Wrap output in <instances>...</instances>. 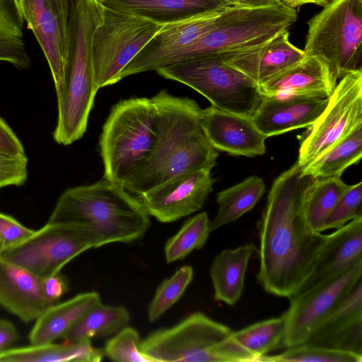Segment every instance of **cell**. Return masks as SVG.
Returning a JSON list of instances; mask_svg holds the SVG:
<instances>
[{"label": "cell", "instance_id": "44dd1931", "mask_svg": "<svg viewBox=\"0 0 362 362\" xmlns=\"http://www.w3.org/2000/svg\"><path fill=\"white\" fill-rule=\"evenodd\" d=\"M0 305L26 323L51 305L43 293L42 279L1 257Z\"/></svg>", "mask_w": 362, "mask_h": 362}, {"label": "cell", "instance_id": "7bdbcfd3", "mask_svg": "<svg viewBox=\"0 0 362 362\" xmlns=\"http://www.w3.org/2000/svg\"><path fill=\"white\" fill-rule=\"evenodd\" d=\"M238 5L250 7H258L276 4L281 0H236Z\"/></svg>", "mask_w": 362, "mask_h": 362}, {"label": "cell", "instance_id": "1f68e13d", "mask_svg": "<svg viewBox=\"0 0 362 362\" xmlns=\"http://www.w3.org/2000/svg\"><path fill=\"white\" fill-rule=\"evenodd\" d=\"M286 320L284 313L279 317L252 324L238 332L235 339L250 353L260 358L269 352L284 348Z\"/></svg>", "mask_w": 362, "mask_h": 362}, {"label": "cell", "instance_id": "7402d4cb", "mask_svg": "<svg viewBox=\"0 0 362 362\" xmlns=\"http://www.w3.org/2000/svg\"><path fill=\"white\" fill-rule=\"evenodd\" d=\"M221 54L226 64L247 76L257 86L305 57L303 50L290 42L288 30L259 48Z\"/></svg>", "mask_w": 362, "mask_h": 362}, {"label": "cell", "instance_id": "4dcf8cb0", "mask_svg": "<svg viewBox=\"0 0 362 362\" xmlns=\"http://www.w3.org/2000/svg\"><path fill=\"white\" fill-rule=\"evenodd\" d=\"M23 23L18 0H0V61L20 69L30 66L23 40Z\"/></svg>", "mask_w": 362, "mask_h": 362}, {"label": "cell", "instance_id": "4316f807", "mask_svg": "<svg viewBox=\"0 0 362 362\" xmlns=\"http://www.w3.org/2000/svg\"><path fill=\"white\" fill-rule=\"evenodd\" d=\"M349 187L341 177H308L301 194L300 210L313 230L322 233L326 218Z\"/></svg>", "mask_w": 362, "mask_h": 362}, {"label": "cell", "instance_id": "7a4b0ae2", "mask_svg": "<svg viewBox=\"0 0 362 362\" xmlns=\"http://www.w3.org/2000/svg\"><path fill=\"white\" fill-rule=\"evenodd\" d=\"M152 98L157 115V137L145 163L124 182L137 197L180 175L211 170L218 151L206 138L199 122L200 107L187 97L161 90Z\"/></svg>", "mask_w": 362, "mask_h": 362}, {"label": "cell", "instance_id": "e0dca14e", "mask_svg": "<svg viewBox=\"0 0 362 362\" xmlns=\"http://www.w3.org/2000/svg\"><path fill=\"white\" fill-rule=\"evenodd\" d=\"M329 64L317 56H305L258 86L264 97L307 96L329 98L337 83Z\"/></svg>", "mask_w": 362, "mask_h": 362}, {"label": "cell", "instance_id": "3957f363", "mask_svg": "<svg viewBox=\"0 0 362 362\" xmlns=\"http://www.w3.org/2000/svg\"><path fill=\"white\" fill-rule=\"evenodd\" d=\"M47 223L81 229L93 248L136 241L151 226L150 216L139 199L105 178L64 191Z\"/></svg>", "mask_w": 362, "mask_h": 362}, {"label": "cell", "instance_id": "8d00e7d4", "mask_svg": "<svg viewBox=\"0 0 362 362\" xmlns=\"http://www.w3.org/2000/svg\"><path fill=\"white\" fill-rule=\"evenodd\" d=\"M362 182L349 185L326 218L321 231L337 229L348 222L362 218Z\"/></svg>", "mask_w": 362, "mask_h": 362}, {"label": "cell", "instance_id": "ba28073f", "mask_svg": "<svg viewBox=\"0 0 362 362\" xmlns=\"http://www.w3.org/2000/svg\"><path fill=\"white\" fill-rule=\"evenodd\" d=\"M308 27L305 56L322 58L337 79L362 70V0H332Z\"/></svg>", "mask_w": 362, "mask_h": 362}, {"label": "cell", "instance_id": "9a60e30c", "mask_svg": "<svg viewBox=\"0 0 362 362\" xmlns=\"http://www.w3.org/2000/svg\"><path fill=\"white\" fill-rule=\"evenodd\" d=\"M210 169L175 177L137 197L150 216L171 223L199 211L213 191Z\"/></svg>", "mask_w": 362, "mask_h": 362}, {"label": "cell", "instance_id": "8fae6325", "mask_svg": "<svg viewBox=\"0 0 362 362\" xmlns=\"http://www.w3.org/2000/svg\"><path fill=\"white\" fill-rule=\"evenodd\" d=\"M91 248L89 237L81 229L47 223L23 242L4 249L0 257L44 279Z\"/></svg>", "mask_w": 362, "mask_h": 362}, {"label": "cell", "instance_id": "5bb4252c", "mask_svg": "<svg viewBox=\"0 0 362 362\" xmlns=\"http://www.w3.org/2000/svg\"><path fill=\"white\" fill-rule=\"evenodd\" d=\"M226 6L163 25L122 70L120 80L131 75L156 71L170 64L179 52L213 27Z\"/></svg>", "mask_w": 362, "mask_h": 362}, {"label": "cell", "instance_id": "277c9868", "mask_svg": "<svg viewBox=\"0 0 362 362\" xmlns=\"http://www.w3.org/2000/svg\"><path fill=\"white\" fill-rule=\"evenodd\" d=\"M157 137L152 98L132 97L111 108L99 139L103 178L122 186L148 159Z\"/></svg>", "mask_w": 362, "mask_h": 362}, {"label": "cell", "instance_id": "83f0119b", "mask_svg": "<svg viewBox=\"0 0 362 362\" xmlns=\"http://www.w3.org/2000/svg\"><path fill=\"white\" fill-rule=\"evenodd\" d=\"M362 156V125L358 126L317 158L301 167V175L312 178L341 177Z\"/></svg>", "mask_w": 362, "mask_h": 362}, {"label": "cell", "instance_id": "f546056e", "mask_svg": "<svg viewBox=\"0 0 362 362\" xmlns=\"http://www.w3.org/2000/svg\"><path fill=\"white\" fill-rule=\"evenodd\" d=\"M130 317L124 306L107 305L100 302L80 318L63 337L64 341L76 342L110 336L127 326Z\"/></svg>", "mask_w": 362, "mask_h": 362}, {"label": "cell", "instance_id": "d590c367", "mask_svg": "<svg viewBox=\"0 0 362 362\" xmlns=\"http://www.w3.org/2000/svg\"><path fill=\"white\" fill-rule=\"evenodd\" d=\"M141 342L137 330L127 325L105 342L104 354L117 362H154L142 352Z\"/></svg>", "mask_w": 362, "mask_h": 362}, {"label": "cell", "instance_id": "7c38bea8", "mask_svg": "<svg viewBox=\"0 0 362 362\" xmlns=\"http://www.w3.org/2000/svg\"><path fill=\"white\" fill-rule=\"evenodd\" d=\"M362 262L337 277L289 298L284 348L305 343L361 279Z\"/></svg>", "mask_w": 362, "mask_h": 362}, {"label": "cell", "instance_id": "f1b7e54d", "mask_svg": "<svg viewBox=\"0 0 362 362\" xmlns=\"http://www.w3.org/2000/svg\"><path fill=\"white\" fill-rule=\"evenodd\" d=\"M265 192L262 178L252 175L217 193L218 211L210 221L211 232L235 221L250 211Z\"/></svg>", "mask_w": 362, "mask_h": 362}, {"label": "cell", "instance_id": "6da1fadb", "mask_svg": "<svg viewBox=\"0 0 362 362\" xmlns=\"http://www.w3.org/2000/svg\"><path fill=\"white\" fill-rule=\"evenodd\" d=\"M308 177L301 175L297 162L279 175L257 223V280L278 297L289 298L298 291L327 240V235L308 226L301 213V194Z\"/></svg>", "mask_w": 362, "mask_h": 362}, {"label": "cell", "instance_id": "ac0fdd59", "mask_svg": "<svg viewBox=\"0 0 362 362\" xmlns=\"http://www.w3.org/2000/svg\"><path fill=\"white\" fill-rule=\"evenodd\" d=\"M360 262H362V218L354 219L327 235L310 274L296 293L329 281Z\"/></svg>", "mask_w": 362, "mask_h": 362}, {"label": "cell", "instance_id": "52a82bcc", "mask_svg": "<svg viewBox=\"0 0 362 362\" xmlns=\"http://www.w3.org/2000/svg\"><path fill=\"white\" fill-rule=\"evenodd\" d=\"M156 71L195 90L212 106L247 117H252L263 97L258 86L226 64L221 53L182 59Z\"/></svg>", "mask_w": 362, "mask_h": 362}, {"label": "cell", "instance_id": "484cf974", "mask_svg": "<svg viewBox=\"0 0 362 362\" xmlns=\"http://www.w3.org/2000/svg\"><path fill=\"white\" fill-rule=\"evenodd\" d=\"M105 356L103 349L93 346L90 340L62 344H31L7 349L0 352V361L8 362H99Z\"/></svg>", "mask_w": 362, "mask_h": 362}, {"label": "cell", "instance_id": "2e32d148", "mask_svg": "<svg viewBox=\"0 0 362 362\" xmlns=\"http://www.w3.org/2000/svg\"><path fill=\"white\" fill-rule=\"evenodd\" d=\"M199 122L206 138L217 151L247 157L263 155L266 151L267 137L251 117L211 105L201 109Z\"/></svg>", "mask_w": 362, "mask_h": 362}, {"label": "cell", "instance_id": "d4e9b609", "mask_svg": "<svg viewBox=\"0 0 362 362\" xmlns=\"http://www.w3.org/2000/svg\"><path fill=\"white\" fill-rule=\"evenodd\" d=\"M257 252V248L249 243L235 249L223 250L215 257L210 267V276L216 300L229 305L239 300L248 262Z\"/></svg>", "mask_w": 362, "mask_h": 362}, {"label": "cell", "instance_id": "30bf717a", "mask_svg": "<svg viewBox=\"0 0 362 362\" xmlns=\"http://www.w3.org/2000/svg\"><path fill=\"white\" fill-rule=\"evenodd\" d=\"M362 125V70L340 78L321 115L300 136L298 164L303 167Z\"/></svg>", "mask_w": 362, "mask_h": 362}, {"label": "cell", "instance_id": "cb8c5ba5", "mask_svg": "<svg viewBox=\"0 0 362 362\" xmlns=\"http://www.w3.org/2000/svg\"><path fill=\"white\" fill-rule=\"evenodd\" d=\"M104 6L166 24L228 6L223 0H100Z\"/></svg>", "mask_w": 362, "mask_h": 362}, {"label": "cell", "instance_id": "603a6c76", "mask_svg": "<svg viewBox=\"0 0 362 362\" xmlns=\"http://www.w3.org/2000/svg\"><path fill=\"white\" fill-rule=\"evenodd\" d=\"M100 302L98 293L90 291L50 305L36 320L29 334L30 344L52 343L63 338L88 310Z\"/></svg>", "mask_w": 362, "mask_h": 362}, {"label": "cell", "instance_id": "ee69618b", "mask_svg": "<svg viewBox=\"0 0 362 362\" xmlns=\"http://www.w3.org/2000/svg\"><path fill=\"white\" fill-rule=\"evenodd\" d=\"M228 6L238 5L236 0H223Z\"/></svg>", "mask_w": 362, "mask_h": 362}, {"label": "cell", "instance_id": "836d02e7", "mask_svg": "<svg viewBox=\"0 0 362 362\" xmlns=\"http://www.w3.org/2000/svg\"><path fill=\"white\" fill-rule=\"evenodd\" d=\"M193 276L192 267L185 265L160 283L148 306V318L151 322L158 320L181 298Z\"/></svg>", "mask_w": 362, "mask_h": 362}, {"label": "cell", "instance_id": "60d3db41", "mask_svg": "<svg viewBox=\"0 0 362 362\" xmlns=\"http://www.w3.org/2000/svg\"><path fill=\"white\" fill-rule=\"evenodd\" d=\"M68 288V281L60 272L42 279L43 293L51 305L55 304Z\"/></svg>", "mask_w": 362, "mask_h": 362}, {"label": "cell", "instance_id": "f6af8a7d", "mask_svg": "<svg viewBox=\"0 0 362 362\" xmlns=\"http://www.w3.org/2000/svg\"><path fill=\"white\" fill-rule=\"evenodd\" d=\"M4 250V247L2 244V243L0 241V256L1 255V252H3V250Z\"/></svg>", "mask_w": 362, "mask_h": 362}, {"label": "cell", "instance_id": "74e56055", "mask_svg": "<svg viewBox=\"0 0 362 362\" xmlns=\"http://www.w3.org/2000/svg\"><path fill=\"white\" fill-rule=\"evenodd\" d=\"M28 177L26 156H12L0 153V188L25 183Z\"/></svg>", "mask_w": 362, "mask_h": 362}, {"label": "cell", "instance_id": "e575fe53", "mask_svg": "<svg viewBox=\"0 0 362 362\" xmlns=\"http://www.w3.org/2000/svg\"><path fill=\"white\" fill-rule=\"evenodd\" d=\"M263 362H361L362 355L309 343L291 347L280 354L262 356Z\"/></svg>", "mask_w": 362, "mask_h": 362}, {"label": "cell", "instance_id": "8992f818", "mask_svg": "<svg viewBox=\"0 0 362 362\" xmlns=\"http://www.w3.org/2000/svg\"><path fill=\"white\" fill-rule=\"evenodd\" d=\"M296 20V9L282 2L258 7L228 6L213 27L179 52L170 64L202 54L259 48L288 30Z\"/></svg>", "mask_w": 362, "mask_h": 362}, {"label": "cell", "instance_id": "f35d334b", "mask_svg": "<svg viewBox=\"0 0 362 362\" xmlns=\"http://www.w3.org/2000/svg\"><path fill=\"white\" fill-rule=\"evenodd\" d=\"M34 232L35 230L23 226L13 217L0 212V241L4 249L23 242Z\"/></svg>", "mask_w": 362, "mask_h": 362}, {"label": "cell", "instance_id": "9c48e42d", "mask_svg": "<svg viewBox=\"0 0 362 362\" xmlns=\"http://www.w3.org/2000/svg\"><path fill=\"white\" fill-rule=\"evenodd\" d=\"M163 26L105 6L92 42L94 77L98 89L119 82L122 70Z\"/></svg>", "mask_w": 362, "mask_h": 362}, {"label": "cell", "instance_id": "4fadbf2b", "mask_svg": "<svg viewBox=\"0 0 362 362\" xmlns=\"http://www.w3.org/2000/svg\"><path fill=\"white\" fill-rule=\"evenodd\" d=\"M27 27L49 64L57 102L64 93L69 52V0H18Z\"/></svg>", "mask_w": 362, "mask_h": 362}, {"label": "cell", "instance_id": "d6986e66", "mask_svg": "<svg viewBox=\"0 0 362 362\" xmlns=\"http://www.w3.org/2000/svg\"><path fill=\"white\" fill-rule=\"evenodd\" d=\"M329 98L262 97L252 118L267 138L308 127L321 115Z\"/></svg>", "mask_w": 362, "mask_h": 362}, {"label": "cell", "instance_id": "ffe728a7", "mask_svg": "<svg viewBox=\"0 0 362 362\" xmlns=\"http://www.w3.org/2000/svg\"><path fill=\"white\" fill-rule=\"evenodd\" d=\"M305 343L362 355V281Z\"/></svg>", "mask_w": 362, "mask_h": 362}, {"label": "cell", "instance_id": "5b68a950", "mask_svg": "<svg viewBox=\"0 0 362 362\" xmlns=\"http://www.w3.org/2000/svg\"><path fill=\"white\" fill-rule=\"evenodd\" d=\"M233 332L203 313L194 312L171 327L151 333L140 347L154 362L260 361L239 344Z\"/></svg>", "mask_w": 362, "mask_h": 362}, {"label": "cell", "instance_id": "ab89813d", "mask_svg": "<svg viewBox=\"0 0 362 362\" xmlns=\"http://www.w3.org/2000/svg\"><path fill=\"white\" fill-rule=\"evenodd\" d=\"M0 153L12 156H25L22 143L13 130L1 117Z\"/></svg>", "mask_w": 362, "mask_h": 362}, {"label": "cell", "instance_id": "b9f144b4", "mask_svg": "<svg viewBox=\"0 0 362 362\" xmlns=\"http://www.w3.org/2000/svg\"><path fill=\"white\" fill-rule=\"evenodd\" d=\"M18 338L15 326L8 320H0V352L8 349Z\"/></svg>", "mask_w": 362, "mask_h": 362}, {"label": "cell", "instance_id": "d6a6232c", "mask_svg": "<svg viewBox=\"0 0 362 362\" xmlns=\"http://www.w3.org/2000/svg\"><path fill=\"white\" fill-rule=\"evenodd\" d=\"M210 233V220L206 211L188 218L166 241L164 247L166 262L181 260L193 250L202 248Z\"/></svg>", "mask_w": 362, "mask_h": 362}]
</instances>
